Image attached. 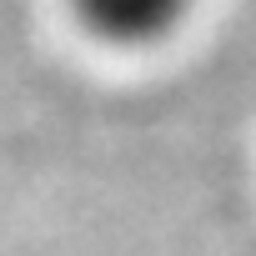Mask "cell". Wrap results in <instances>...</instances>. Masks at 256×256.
<instances>
[{"label":"cell","mask_w":256,"mask_h":256,"mask_svg":"<svg viewBox=\"0 0 256 256\" xmlns=\"http://www.w3.org/2000/svg\"><path fill=\"white\" fill-rule=\"evenodd\" d=\"M196 0H70L76 20L106 46H151L166 40Z\"/></svg>","instance_id":"cell-1"}]
</instances>
